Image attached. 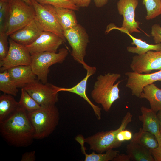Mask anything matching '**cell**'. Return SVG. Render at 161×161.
<instances>
[{"instance_id": "cell-1", "label": "cell", "mask_w": 161, "mask_h": 161, "mask_svg": "<svg viewBox=\"0 0 161 161\" xmlns=\"http://www.w3.org/2000/svg\"><path fill=\"white\" fill-rule=\"evenodd\" d=\"M0 132L9 144L16 147L31 145L34 139V129L27 112L19 107L9 117L0 123Z\"/></svg>"}, {"instance_id": "cell-2", "label": "cell", "mask_w": 161, "mask_h": 161, "mask_svg": "<svg viewBox=\"0 0 161 161\" xmlns=\"http://www.w3.org/2000/svg\"><path fill=\"white\" fill-rule=\"evenodd\" d=\"M121 77L120 74L109 72L98 75L95 82L91 97L106 112H109L114 103L120 98L118 86L122 80L115 83Z\"/></svg>"}, {"instance_id": "cell-3", "label": "cell", "mask_w": 161, "mask_h": 161, "mask_svg": "<svg viewBox=\"0 0 161 161\" xmlns=\"http://www.w3.org/2000/svg\"><path fill=\"white\" fill-rule=\"evenodd\" d=\"M27 113L34 128L35 139H41L48 137L58 124L59 113L55 105L41 107Z\"/></svg>"}, {"instance_id": "cell-4", "label": "cell", "mask_w": 161, "mask_h": 161, "mask_svg": "<svg viewBox=\"0 0 161 161\" xmlns=\"http://www.w3.org/2000/svg\"><path fill=\"white\" fill-rule=\"evenodd\" d=\"M36 14L33 7L22 0H10L5 32L9 36L34 19Z\"/></svg>"}, {"instance_id": "cell-5", "label": "cell", "mask_w": 161, "mask_h": 161, "mask_svg": "<svg viewBox=\"0 0 161 161\" xmlns=\"http://www.w3.org/2000/svg\"><path fill=\"white\" fill-rule=\"evenodd\" d=\"M132 115L127 112L123 117L119 127L117 129L98 132L84 138L85 143L89 145L90 149L98 153H103L108 150L120 147L122 143L117 140V134L125 129L132 120Z\"/></svg>"}, {"instance_id": "cell-6", "label": "cell", "mask_w": 161, "mask_h": 161, "mask_svg": "<svg viewBox=\"0 0 161 161\" xmlns=\"http://www.w3.org/2000/svg\"><path fill=\"white\" fill-rule=\"evenodd\" d=\"M68 54L67 49L65 48L60 49L57 52H44L31 54L30 66L37 79L44 83H47L49 67L57 63H62Z\"/></svg>"}, {"instance_id": "cell-7", "label": "cell", "mask_w": 161, "mask_h": 161, "mask_svg": "<svg viewBox=\"0 0 161 161\" xmlns=\"http://www.w3.org/2000/svg\"><path fill=\"white\" fill-rule=\"evenodd\" d=\"M63 33L72 48L71 55L74 60L83 66L86 64L84 59L89 42V35L86 29L78 24L71 28L64 30Z\"/></svg>"}, {"instance_id": "cell-8", "label": "cell", "mask_w": 161, "mask_h": 161, "mask_svg": "<svg viewBox=\"0 0 161 161\" xmlns=\"http://www.w3.org/2000/svg\"><path fill=\"white\" fill-rule=\"evenodd\" d=\"M32 5L35 12V18L44 31L50 32L59 36L64 42L66 40L63 30L55 13L54 7L49 4H41L35 0H31Z\"/></svg>"}, {"instance_id": "cell-9", "label": "cell", "mask_w": 161, "mask_h": 161, "mask_svg": "<svg viewBox=\"0 0 161 161\" xmlns=\"http://www.w3.org/2000/svg\"><path fill=\"white\" fill-rule=\"evenodd\" d=\"M23 88L42 107L55 105L58 100L56 86L51 83H44L37 79Z\"/></svg>"}, {"instance_id": "cell-10", "label": "cell", "mask_w": 161, "mask_h": 161, "mask_svg": "<svg viewBox=\"0 0 161 161\" xmlns=\"http://www.w3.org/2000/svg\"><path fill=\"white\" fill-rule=\"evenodd\" d=\"M9 49L6 58L0 61V72L15 66L30 65L31 54L27 47L8 39Z\"/></svg>"}, {"instance_id": "cell-11", "label": "cell", "mask_w": 161, "mask_h": 161, "mask_svg": "<svg viewBox=\"0 0 161 161\" xmlns=\"http://www.w3.org/2000/svg\"><path fill=\"white\" fill-rule=\"evenodd\" d=\"M130 67L133 72L149 73L153 70H161V50L149 51L132 57Z\"/></svg>"}, {"instance_id": "cell-12", "label": "cell", "mask_w": 161, "mask_h": 161, "mask_svg": "<svg viewBox=\"0 0 161 161\" xmlns=\"http://www.w3.org/2000/svg\"><path fill=\"white\" fill-rule=\"evenodd\" d=\"M127 77L126 86L131 91L132 94L140 97L145 86L158 81H161V70L152 73L140 74L134 72L125 73Z\"/></svg>"}, {"instance_id": "cell-13", "label": "cell", "mask_w": 161, "mask_h": 161, "mask_svg": "<svg viewBox=\"0 0 161 161\" xmlns=\"http://www.w3.org/2000/svg\"><path fill=\"white\" fill-rule=\"evenodd\" d=\"M64 42L63 39L57 35L43 31L35 41L26 47L31 54L44 52H57Z\"/></svg>"}, {"instance_id": "cell-14", "label": "cell", "mask_w": 161, "mask_h": 161, "mask_svg": "<svg viewBox=\"0 0 161 161\" xmlns=\"http://www.w3.org/2000/svg\"><path fill=\"white\" fill-rule=\"evenodd\" d=\"M138 4V0H119L117 4L119 13L123 17L121 27L130 34L141 32L138 29H140V23L135 19V11Z\"/></svg>"}, {"instance_id": "cell-15", "label": "cell", "mask_w": 161, "mask_h": 161, "mask_svg": "<svg viewBox=\"0 0 161 161\" xmlns=\"http://www.w3.org/2000/svg\"><path fill=\"white\" fill-rule=\"evenodd\" d=\"M86 70V76L76 85L72 87L66 88L58 87L56 86V91L59 92L61 91H65L75 93L78 95L85 100L92 108L96 117L100 120L101 119V108L99 106L93 103L89 100L86 94L87 82L89 77L94 75L96 70L95 67L89 66L86 64L83 66Z\"/></svg>"}, {"instance_id": "cell-16", "label": "cell", "mask_w": 161, "mask_h": 161, "mask_svg": "<svg viewBox=\"0 0 161 161\" xmlns=\"http://www.w3.org/2000/svg\"><path fill=\"white\" fill-rule=\"evenodd\" d=\"M43 31L35 17L28 24L9 36L10 38L16 42L26 46L35 41Z\"/></svg>"}, {"instance_id": "cell-17", "label": "cell", "mask_w": 161, "mask_h": 161, "mask_svg": "<svg viewBox=\"0 0 161 161\" xmlns=\"http://www.w3.org/2000/svg\"><path fill=\"white\" fill-rule=\"evenodd\" d=\"M119 30L122 32L126 34L132 39V42L131 44L135 45L136 47H127L126 49L128 52L140 55L144 54L149 51L161 50V43L155 44H148L146 41H142L141 39L134 37L126 29L122 27H118L113 23H111L107 26L105 33L107 34L111 30Z\"/></svg>"}, {"instance_id": "cell-18", "label": "cell", "mask_w": 161, "mask_h": 161, "mask_svg": "<svg viewBox=\"0 0 161 161\" xmlns=\"http://www.w3.org/2000/svg\"><path fill=\"white\" fill-rule=\"evenodd\" d=\"M11 79L18 88H23L37 79L30 65L19 66L7 70Z\"/></svg>"}, {"instance_id": "cell-19", "label": "cell", "mask_w": 161, "mask_h": 161, "mask_svg": "<svg viewBox=\"0 0 161 161\" xmlns=\"http://www.w3.org/2000/svg\"><path fill=\"white\" fill-rule=\"evenodd\" d=\"M141 115L139 117L140 121L143 123V129L154 135L157 140L161 134L157 113L151 108L144 106L141 108Z\"/></svg>"}, {"instance_id": "cell-20", "label": "cell", "mask_w": 161, "mask_h": 161, "mask_svg": "<svg viewBox=\"0 0 161 161\" xmlns=\"http://www.w3.org/2000/svg\"><path fill=\"white\" fill-rule=\"evenodd\" d=\"M75 140L81 145V152L85 156V161H113L114 159L119 154V151L113 149L106 151L105 153H95L93 152L88 154L86 152L84 146V138L83 135L79 134L75 137Z\"/></svg>"}, {"instance_id": "cell-21", "label": "cell", "mask_w": 161, "mask_h": 161, "mask_svg": "<svg viewBox=\"0 0 161 161\" xmlns=\"http://www.w3.org/2000/svg\"><path fill=\"white\" fill-rule=\"evenodd\" d=\"M139 98L147 100L149 103L151 109L155 112L157 113L161 111V89H159L154 84L145 87Z\"/></svg>"}, {"instance_id": "cell-22", "label": "cell", "mask_w": 161, "mask_h": 161, "mask_svg": "<svg viewBox=\"0 0 161 161\" xmlns=\"http://www.w3.org/2000/svg\"><path fill=\"white\" fill-rule=\"evenodd\" d=\"M126 153L131 161H155L151 151L138 144L130 142L126 146Z\"/></svg>"}, {"instance_id": "cell-23", "label": "cell", "mask_w": 161, "mask_h": 161, "mask_svg": "<svg viewBox=\"0 0 161 161\" xmlns=\"http://www.w3.org/2000/svg\"><path fill=\"white\" fill-rule=\"evenodd\" d=\"M54 9L63 31L71 28L78 24L75 10L67 8L55 7Z\"/></svg>"}, {"instance_id": "cell-24", "label": "cell", "mask_w": 161, "mask_h": 161, "mask_svg": "<svg viewBox=\"0 0 161 161\" xmlns=\"http://www.w3.org/2000/svg\"><path fill=\"white\" fill-rule=\"evenodd\" d=\"M20 107L13 96L4 93L0 97V123L6 120Z\"/></svg>"}, {"instance_id": "cell-25", "label": "cell", "mask_w": 161, "mask_h": 161, "mask_svg": "<svg viewBox=\"0 0 161 161\" xmlns=\"http://www.w3.org/2000/svg\"><path fill=\"white\" fill-rule=\"evenodd\" d=\"M130 143L141 145L151 151L158 146V143L155 136L151 133L144 130L142 128L133 134Z\"/></svg>"}, {"instance_id": "cell-26", "label": "cell", "mask_w": 161, "mask_h": 161, "mask_svg": "<svg viewBox=\"0 0 161 161\" xmlns=\"http://www.w3.org/2000/svg\"><path fill=\"white\" fill-rule=\"evenodd\" d=\"M17 87L10 78L7 70L0 73V90L4 94L16 96L18 90Z\"/></svg>"}, {"instance_id": "cell-27", "label": "cell", "mask_w": 161, "mask_h": 161, "mask_svg": "<svg viewBox=\"0 0 161 161\" xmlns=\"http://www.w3.org/2000/svg\"><path fill=\"white\" fill-rule=\"evenodd\" d=\"M18 103L20 107L27 112L36 110L42 107L23 88H21V95Z\"/></svg>"}, {"instance_id": "cell-28", "label": "cell", "mask_w": 161, "mask_h": 161, "mask_svg": "<svg viewBox=\"0 0 161 161\" xmlns=\"http://www.w3.org/2000/svg\"><path fill=\"white\" fill-rule=\"evenodd\" d=\"M147 11L146 20L152 19L161 14V0H143Z\"/></svg>"}, {"instance_id": "cell-29", "label": "cell", "mask_w": 161, "mask_h": 161, "mask_svg": "<svg viewBox=\"0 0 161 161\" xmlns=\"http://www.w3.org/2000/svg\"><path fill=\"white\" fill-rule=\"evenodd\" d=\"M39 4H49L55 7L67 8L78 11L80 7L75 5L72 0H35Z\"/></svg>"}, {"instance_id": "cell-30", "label": "cell", "mask_w": 161, "mask_h": 161, "mask_svg": "<svg viewBox=\"0 0 161 161\" xmlns=\"http://www.w3.org/2000/svg\"><path fill=\"white\" fill-rule=\"evenodd\" d=\"M9 2L0 1V32L5 31L9 9Z\"/></svg>"}, {"instance_id": "cell-31", "label": "cell", "mask_w": 161, "mask_h": 161, "mask_svg": "<svg viewBox=\"0 0 161 161\" xmlns=\"http://www.w3.org/2000/svg\"><path fill=\"white\" fill-rule=\"evenodd\" d=\"M8 35L5 31L0 32V61L6 57L9 49Z\"/></svg>"}, {"instance_id": "cell-32", "label": "cell", "mask_w": 161, "mask_h": 161, "mask_svg": "<svg viewBox=\"0 0 161 161\" xmlns=\"http://www.w3.org/2000/svg\"><path fill=\"white\" fill-rule=\"evenodd\" d=\"M132 132L128 130L123 129L117 134L116 138L118 142L121 143L125 141L131 140L133 137Z\"/></svg>"}, {"instance_id": "cell-33", "label": "cell", "mask_w": 161, "mask_h": 161, "mask_svg": "<svg viewBox=\"0 0 161 161\" xmlns=\"http://www.w3.org/2000/svg\"><path fill=\"white\" fill-rule=\"evenodd\" d=\"M151 34L153 37L155 43H161V27L160 25L157 24L153 25L151 27Z\"/></svg>"}, {"instance_id": "cell-34", "label": "cell", "mask_w": 161, "mask_h": 161, "mask_svg": "<svg viewBox=\"0 0 161 161\" xmlns=\"http://www.w3.org/2000/svg\"><path fill=\"white\" fill-rule=\"evenodd\" d=\"M157 141L158 146L151 151L155 161H161V134Z\"/></svg>"}, {"instance_id": "cell-35", "label": "cell", "mask_w": 161, "mask_h": 161, "mask_svg": "<svg viewBox=\"0 0 161 161\" xmlns=\"http://www.w3.org/2000/svg\"><path fill=\"white\" fill-rule=\"evenodd\" d=\"M35 151H32L26 152L22 156L21 161H35L36 160Z\"/></svg>"}, {"instance_id": "cell-36", "label": "cell", "mask_w": 161, "mask_h": 161, "mask_svg": "<svg viewBox=\"0 0 161 161\" xmlns=\"http://www.w3.org/2000/svg\"><path fill=\"white\" fill-rule=\"evenodd\" d=\"M74 4L79 7H88L91 0H72Z\"/></svg>"}, {"instance_id": "cell-37", "label": "cell", "mask_w": 161, "mask_h": 161, "mask_svg": "<svg viewBox=\"0 0 161 161\" xmlns=\"http://www.w3.org/2000/svg\"><path fill=\"white\" fill-rule=\"evenodd\" d=\"M113 161H130L131 160L129 156L127 154H119L114 159Z\"/></svg>"}, {"instance_id": "cell-38", "label": "cell", "mask_w": 161, "mask_h": 161, "mask_svg": "<svg viewBox=\"0 0 161 161\" xmlns=\"http://www.w3.org/2000/svg\"><path fill=\"white\" fill-rule=\"evenodd\" d=\"M94 1L96 7H100L106 4L108 0H94Z\"/></svg>"}, {"instance_id": "cell-39", "label": "cell", "mask_w": 161, "mask_h": 161, "mask_svg": "<svg viewBox=\"0 0 161 161\" xmlns=\"http://www.w3.org/2000/svg\"><path fill=\"white\" fill-rule=\"evenodd\" d=\"M157 115L159 120L160 131L161 134V111L157 112Z\"/></svg>"}, {"instance_id": "cell-40", "label": "cell", "mask_w": 161, "mask_h": 161, "mask_svg": "<svg viewBox=\"0 0 161 161\" xmlns=\"http://www.w3.org/2000/svg\"><path fill=\"white\" fill-rule=\"evenodd\" d=\"M28 4L32 5L31 0H22Z\"/></svg>"}, {"instance_id": "cell-41", "label": "cell", "mask_w": 161, "mask_h": 161, "mask_svg": "<svg viewBox=\"0 0 161 161\" xmlns=\"http://www.w3.org/2000/svg\"></svg>"}]
</instances>
